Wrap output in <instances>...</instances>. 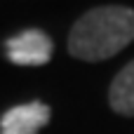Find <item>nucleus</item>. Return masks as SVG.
I'll return each instance as SVG.
<instances>
[{"label": "nucleus", "instance_id": "f257e3e1", "mask_svg": "<svg viewBox=\"0 0 134 134\" xmlns=\"http://www.w3.org/2000/svg\"><path fill=\"white\" fill-rule=\"evenodd\" d=\"M134 40V9L101 5L85 12L68 33V54L80 61H104Z\"/></svg>", "mask_w": 134, "mask_h": 134}, {"label": "nucleus", "instance_id": "f03ea898", "mask_svg": "<svg viewBox=\"0 0 134 134\" xmlns=\"http://www.w3.org/2000/svg\"><path fill=\"white\" fill-rule=\"evenodd\" d=\"M52 38L40 28H26L5 42L7 59L16 66H45L52 59Z\"/></svg>", "mask_w": 134, "mask_h": 134}, {"label": "nucleus", "instance_id": "7ed1b4c3", "mask_svg": "<svg viewBox=\"0 0 134 134\" xmlns=\"http://www.w3.org/2000/svg\"><path fill=\"white\" fill-rule=\"evenodd\" d=\"M52 118V111L42 101L19 104L0 118V134H38Z\"/></svg>", "mask_w": 134, "mask_h": 134}, {"label": "nucleus", "instance_id": "20e7f679", "mask_svg": "<svg viewBox=\"0 0 134 134\" xmlns=\"http://www.w3.org/2000/svg\"><path fill=\"white\" fill-rule=\"evenodd\" d=\"M108 104L115 113L134 118V61H130L108 87Z\"/></svg>", "mask_w": 134, "mask_h": 134}]
</instances>
